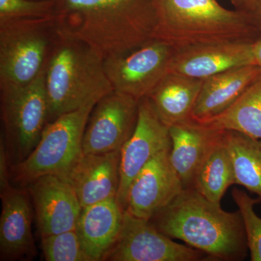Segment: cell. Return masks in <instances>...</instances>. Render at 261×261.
<instances>
[{
	"instance_id": "1",
	"label": "cell",
	"mask_w": 261,
	"mask_h": 261,
	"mask_svg": "<svg viewBox=\"0 0 261 261\" xmlns=\"http://www.w3.org/2000/svg\"><path fill=\"white\" fill-rule=\"evenodd\" d=\"M58 34L87 43L104 60L153 39L154 0H56Z\"/></svg>"
},
{
	"instance_id": "2",
	"label": "cell",
	"mask_w": 261,
	"mask_h": 261,
	"mask_svg": "<svg viewBox=\"0 0 261 261\" xmlns=\"http://www.w3.org/2000/svg\"><path fill=\"white\" fill-rule=\"evenodd\" d=\"M149 221L164 234L211 258L239 260L246 256L248 245L240 211L223 210L195 189H184Z\"/></svg>"
},
{
	"instance_id": "3",
	"label": "cell",
	"mask_w": 261,
	"mask_h": 261,
	"mask_svg": "<svg viewBox=\"0 0 261 261\" xmlns=\"http://www.w3.org/2000/svg\"><path fill=\"white\" fill-rule=\"evenodd\" d=\"M154 38L177 50L213 43L254 42L260 34L250 15L228 10L218 0H154Z\"/></svg>"
},
{
	"instance_id": "4",
	"label": "cell",
	"mask_w": 261,
	"mask_h": 261,
	"mask_svg": "<svg viewBox=\"0 0 261 261\" xmlns=\"http://www.w3.org/2000/svg\"><path fill=\"white\" fill-rule=\"evenodd\" d=\"M45 84L48 123L113 90L102 56L87 43L61 35L46 65Z\"/></svg>"
},
{
	"instance_id": "5",
	"label": "cell",
	"mask_w": 261,
	"mask_h": 261,
	"mask_svg": "<svg viewBox=\"0 0 261 261\" xmlns=\"http://www.w3.org/2000/svg\"><path fill=\"white\" fill-rule=\"evenodd\" d=\"M59 38L56 17L0 22V90L37 78Z\"/></svg>"
},
{
	"instance_id": "6",
	"label": "cell",
	"mask_w": 261,
	"mask_h": 261,
	"mask_svg": "<svg viewBox=\"0 0 261 261\" xmlns=\"http://www.w3.org/2000/svg\"><path fill=\"white\" fill-rule=\"evenodd\" d=\"M96 103L58 117L48 123L32 153L13 166V178L28 185L40 176H65L83 154L84 130Z\"/></svg>"
},
{
	"instance_id": "7",
	"label": "cell",
	"mask_w": 261,
	"mask_h": 261,
	"mask_svg": "<svg viewBox=\"0 0 261 261\" xmlns=\"http://www.w3.org/2000/svg\"><path fill=\"white\" fill-rule=\"evenodd\" d=\"M46 65L27 85L0 90L3 139L15 164L32 153L49 122Z\"/></svg>"
},
{
	"instance_id": "8",
	"label": "cell",
	"mask_w": 261,
	"mask_h": 261,
	"mask_svg": "<svg viewBox=\"0 0 261 261\" xmlns=\"http://www.w3.org/2000/svg\"><path fill=\"white\" fill-rule=\"evenodd\" d=\"M177 49L153 38L123 56L105 60V68L113 90L137 100L147 97L169 73Z\"/></svg>"
},
{
	"instance_id": "9",
	"label": "cell",
	"mask_w": 261,
	"mask_h": 261,
	"mask_svg": "<svg viewBox=\"0 0 261 261\" xmlns=\"http://www.w3.org/2000/svg\"><path fill=\"white\" fill-rule=\"evenodd\" d=\"M210 257L205 253L173 241L149 220L125 211L123 226L116 243L104 260L197 261Z\"/></svg>"
},
{
	"instance_id": "10",
	"label": "cell",
	"mask_w": 261,
	"mask_h": 261,
	"mask_svg": "<svg viewBox=\"0 0 261 261\" xmlns=\"http://www.w3.org/2000/svg\"><path fill=\"white\" fill-rule=\"evenodd\" d=\"M139 102L115 90L101 98L92 108L86 125L83 153L121 150L135 129Z\"/></svg>"
},
{
	"instance_id": "11",
	"label": "cell",
	"mask_w": 261,
	"mask_h": 261,
	"mask_svg": "<svg viewBox=\"0 0 261 261\" xmlns=\"http://www.w3.org/2000/svg\"><path fill=\"white\" fill-rule=\"evenodd\" d=\"M171 145L169 127L160 119L148 98L140 99L135 129L121 149L117 199L124 210L128 189L137 175L152 158Z\"/></svg>"
},
{
	"instance_id": "12",
	"label": "cell",
	"mask_w": 261,
	"mask_h": 261,
	"mask_svg": "<svg viewBox=\"0 0 261 261\" xmlns=\"http://www.w3.org/2000/svg\"><path fill=\"white\" fill-rule=\"evenodd\" d=\"M170 148L152 158L130 184L125 211L141 219L150 220L184 190L175 171Z\"/></svg>"
},
{
	"instance_id": "13",
	"label": "cell",
	"mask_w": 261,
	"mask_h": 261,
	"mask_svg": "<svg viewBox=\"0 0 261 261\" xmlns=\"http://www.w3.org/2000/svg\"><path fill=\"white\" fill-rule=\"evenodd\" d=\"M28 186L41 236L75 230L82 207L74 189L58 175L40 176Z\"/></svg>"
},
{
	"instance_id": "14",
	"label": "cell",
	"mask_w": 261,
	"mask_h": 261,
	"mask_svg": "<svg viewBox=\"0 0 261 261\" xmlns=\"http://www.w3.org/2000/svg\"><path fill=\"white\" fill-rule=\"evenodd\" d=\"M252 42L213 43L179 49L169 73L204 80L225 70L254 64Z\"/></svg>"
},
{
	"instance_id": "15",
	"label": "cell",
	"mask_w": 261,
	"mask_h": 261,
	"mask_svg": "<svg viewBox=\"0 0 261 261\" xmlns=\"http://www.w3.org/2000/svg\"><path fill=\"white\" fill-rule=\"evenodd\" d=\"M120 161L121 150L83 153L63 176L74 189L82 208L117 197L120 186Z\"/></svg>"
},
{
	"instance_id": "16",
	"label": "cell",
	"mask_w": 261,
	"mask_h": 261,
	"mask_svg": "<svg viewBox=\"0 0 261 261\" xmlns=\"http://www.w3.org/2000/svg\"><path fill=\"white\" fill-rule=\"evenodd\" d=\"M0 258L30 260L35 257L32 229V214L28 194L10 185L1 192Z\"/></svg>"
},
{
	"instance_id": "17",
	"label": "cell",
	"mask_w": 261,
	"mask_h": 261,
	"mask_svg": "<svg viewBox=\"0 0 261 261\" xmlns=\"http://www.w3.org/2000/svg\"><path fill=\"white\" fill-rule=\"evenodd\" d=\"M124 213L117 197L82 208L75 230L82 247L92 260H104L116 243Z\"/></svg>"
},
{
	"instance_id": "18",
	"label": "cell",
	"mask_w": 261,
	"mask_h": 261,
	"mask_svg": "<svg viewBox=\"0 0 261 261\" xmlns=\"http://www.w3.org/2000/svg\"><path fill=\"white\" fill-rule=\"evenodd\" d=\"M260 76V67L250 64L225 70L205 79L191 118L204 121L217 116L231 106Z\"/></svg>"
},
{
	"instance_id": "19",
	"label": "cell",
	"mask_w": 261,
	"mask_h": 261,
	"mask_svg": "<svg viewBox=\"0 0 261 261\" xmlns=\"http://www.w3.org/2000/svg\"><path fill=\"white\" fill-rule=\"evenodd\" d=\"M170 160L184 189L193 187L201 163L217 134L218 129L190 118L169 127Z\"/></svg>"
},
{
	"instance_id": "20",
	"label": "cell",
	"mask_w": 261,
	"mask_h": 261,
	"mask_svg": "<svg viewBox=\"0 0 261 261\" xmlns=\"http://www.w3.org/2000/svg\"><path fill=\"white\" fill-rule=\"evenodd\" d=\"M202 82L170 72L147 97L160 119L170 127L191 118Z\"/></svg>"
},
{
	"instance_id": "21",
	"label": "cell",
	"mask_w": 261,
	"mask_h": 261,
	"mask_svg": "<svg viewBox=\"0 0 261 261\" xmlns=\"http://www.w3.org/2000/svg\"><path fill=\"white\" fill-rule=\"evenodd\" d=\"M233 184L234 172L224 130L218 129L197 170L192 188L211 202L220 203L225 192Z\"/></svg>"
},
{
	"instance_id": "22",
	"label": "cell",
	"mask_w": 261,
	"mask_h": 261,
	"mask_svg": "<svg viewBox=\"0 0 261 261\" xmlns=\"http://www.w3.org/2000/svg\"><path fill=\"white\" fill-rule=\"evenodd\" d=\"M198 121L215 129L235 130L261 140V76L227 109Z\"/></svg>"
},
{
	"instance_id": "23",
	"label": "cell",
	"mask_w": 261,
	"mask_h": 261,
	"mask_svg": "<svg viewBox=\"0 0 261 261\" xmlns=\"http://www.w3.org/2000/svg\"><path fill=\"white\" fill-rule=\"evenodd\" d=\"M224 130L232 161L235 184L261 198V140L235 130Z\"/></svg>"
},
{
	"instance_id": "24",
	"label": "cell",
	"mask_w": 261,
	"mask_h": 261,
	"mask_svg": "<svg viewBox=\"0 0 261 261\" xmlns=\"http://www.w3.org/2000/svg\"><path fill=\"white\" fill-rule=\"evenodd\" d=\"M42 250L47 261H93L82 247L75 229L42 236Z\"/></svg>"
},
{
	"instance_id": "25",
	"label": "cell",
	"mask_w": 261,
	"mask_h": 261,
	"mask_svg": "<svg viewBox=\"0 0 261 261\" xmlns=\"http://www.w3.org/2000/svg\"><path fill=\"white\" fill-rule=\"evenodd\" d=\"M232 196L243 218L250 258L261 261V219L254 211V205L260 202L261 198L252 199L243 190L236 189Z\"/></svg>"
},
{
	"instance_id": "26",
	"label": "cell",
	"mask_w": 261,
	"mask_h": 261,
	"mask_svg": "<svg viewBox=\"0 0 261 261\" xmlns=\"http://www.w3.org/2000/svg\"><path fill=\"white\" fill-rule=\"evenodd\" d=\"M56 0H0V22L54 18Z\"/></svg>"
},
{
	"instance_id": "27",
	"label": "cell",
	"mask_w": 261,
	"mask_h": 261,
	"mask_svg": "<svg viewBox=\"0 0 261 261\" xmlns=\"http://www.w3.org/2000/svg\"><path fill=\"white\" fill-rule=\"evenodd\" d=\"M9 156L3 136L0 137V191L10 186L9 181Z\"/></svg>"
},
{
	"instance_id": "28",
	"label": "cell",
	"mask_w": 261,
	"mask_h": 261,
	"mask_svg": "<svg viewBox=\"0 0 261 261\" xmlns=\"http://www.w3.org/2000/svg\"><path fill=\"white\" fill-rule=\"evenodd\" d=\"M254 27L261 37V0H255L251 10L248 12Z\"/></svg>"
},
{
	"instance_id": "29",
	"label": "cell",
	"mask_w": 261,
	"mask_h": 261,
	"mask_svg": "<svg viewBox=\"0 0 261 261\" xmlns=\"http://www.w3.org/2000/svg\"><path fill=\"white\" fill-rule=\"evenodd\" d=\"M252 57L254 64L261 68V37L252 42Z\"/></svg>"
},
{
	"instance_id": "30",
	"label": "cell",
	"mask_w": 261,
	"mask_h": 261,
	"mask_svg": "<svg viewBox=\"0 0 261 261\" xmlns=\"http://www.w3.org/2000/svg\"><path fill=\"white\" fill-rule=\"evenodd\" d=\"M255 0H231L237 10H243L248 13L251 10Z\"/></svg>"
}]
</instances>
